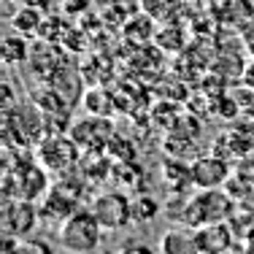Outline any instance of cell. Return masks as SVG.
I'll use <instances>...</instances> for the list:
<instances>
[{"label":"cell","instance_id":"6da1fadb","mask_svg":"<svg viewBox=\"0 0 254 254\" xmlns=\"http://www.w3.org/2000/svg\"><path fill=\"white\" fill-rule=\"evenodd\" d=\"M106 230L100 227V222L95 219V214L89 208H76L65 222H60L57 238L63 244L65 252L70 254H95L100 246V238Z\"/></svg>","mask_w":254,"mask_h":254},{"label":"cell","instance_id":"7a4b0ae2","mask_svg":"<svg viewBox=\"0 0 254 254\" xmlns=\"http://www.w3.org/2000/svg\"><path fill=\"white\" fill-rule=\"evenodd\" d=\"M89 211L106 233H119L132 222V200H127V195L122 192H100L89 203Z\"/></svg>","mask_w":254,"mask_h":254},{"label":"cell","instance_id":"3957f363","mask_svg":"<svg viewBox=\"0 0 254 254\" xmlns=\"http://www.w3.org/2000/svg\"><path fill=\"white\" fill-rule=\"evenodd\" d=\"M190 179L197 190H219L230 179V165L216 154H205L190 165Z\"/></svg>","mask_w":254,"mask_h":254},{"label":"cell","instance_id":"277c9868","mask_svg":"<svg viewBox=\"0 0 254 254\" xmlns=\"http://www.w3.org/2000/svg\"><path fill=\"white\" fill-rule=\"evenodd\" d=\"M3 222H5V233L14 235V238H22V235H27L30 230L35 227L38 214H35L33 203L25 200V197H19V200L5 205V219Z\"/></svg>","mask_w":254,"mask_h":254},{"label":"cell","instance_id":"5b68a950","mask_svg":"<svg viewBox=\"0 0 254 254\" xmlns=\"http://www.w3.org/2000/svg\"><path fill=\"white\" fill-rule=\"evenodd\" d=\"M41 149H49V152H54V157H41L44 160V165L49 168V171H68V168H73V162L78 160V143L73 141V138H52V141H46Z\"/></svg>","mask_w":254,"mask_h":254},{"label":"cell","instance_id":"8992f818","mask_svg":"<svg viewBox=\"0 0 254 254\" xmlns=\"http://www.w3.org/2000/svg\"><path fill=\"white\" fill-rule=\"evenodd\" d=\"M225 135H227L233 157H241V160H244L246 154L254 152V125L252 122H238L235 127H230Z\"/></svg>","mask_w":254,"mask_h":254},{"label":"cell","instance_id":"52a82bcc","mask_svg":"<svg viewBox=\"0 0 254 254\" xmlns=\"http://www.w3.org/2000/svg\"><path fill=\"white\" fill-rule=\"evenodd\" d=\"M181 8V0H141V11L154 22H168Z\"/></svg>","mask_w":254,"mask_h":254},{"label":"cell","instance_id":"ba28073f","mask_svg":"<svg viewBox=\"0 0 254 254\" xmlns=\"http://www.w3.org/2000/svg\"><path fill=\"white\" fill-rule=\"evenodd\" d=\"M41 19L44 16L38 14V8L25 5V8L16 11V16H11V25H14V30H22V35H33L41 30Z\"/></svg>","mask_w":254,"mask_h":254},{"label":"cell","instance_id":"9c48e42d","mask_svg":"<svg viewBox=\"0 0 254 254\" xmlns=\"http://www.w3.org/2000/svg\"><path fill=\"white\" fill-rule=\"evenodd\" d=\"M157 214H160V203H157L152 195H141V197L132 200V222H138V225H149Z\"/></svg>","mask_w":254,"mask_h":254},{"label":"cell","instance_id":"30bf717a","mask_svg":"<svg viewBox=\"0 0 254 254\" xmlns=\"http://www.w3.org/2000/svg\"><path fill=\"white\" fill-rule=\"evenodd\" d=\"M3 60L5 65H19L27 60V44L22 35H5L3 38Z\"/></svg>","mask_w":254,"mask_h":254},{"label":"cell","instance_id":"8fae6325","mask_svg":"<svg viewBox=\"0 0 254 254\" xmlns=\"http://www.w3.org/2000/svg\"><path fill=\"white\" fill-rule=\"evenodd\" d=\"M16 254H54L52 246L46 241H38V238H30V241H19L16 246Z\"/></svg>","mask_w":254,"mask_h":254},{"label":"cell","instance_id":"7c38bea8","mask_svg":"<svg viewBox=\"0 0 254 254\" xmlns=\"http://www.w3.org/2000/svg\"><path fill=\"white\" fill-rule=\"evenodd\" d=\"M238 176L254 181V152L244 157V162H241V168H238Z\"/></svg>","mask_w":254,"mask_h":254},{"label":"cell","instance_id":"4fadbf2b","mask_svg":"<svg viewBox=\"0 0 254 254\" xmlns=\"http://www.w3.org/2000/svg\"><path fill=\"white\" fill-rule=\"evenodd\" d=\"M119 254H154L152 249H149L146 244H141V241H130V244L122 246V252Z\"/></svg>","mask_w":254,"mask_h":254},{"label":"cell","instance_id":"5bb4252c","mask_svg":"<svg viewBox=\"0 0 254 254\" xmlns=\"http://www.w3.org/2000/svg\"><path fill=\"white\" fill-rule=\"evenodd\" d=\"M89 0H63V8L68 11V14H81V11H87Z\"/></svg>","mask_w":254,"mask_h":254},{"label":"cell","instance_id":"9a60e30c","mask_svg":"<svg viewBox=\"0 0 254 254\" xmlns=\"http://www.w3.org/2000/svg\"><path fill=\"white\" fill-rule=\"evenodd\" d=\"M3 103H5V106H11V103H14V92H11V84L8 81L3 84Z\"/></svg>","mask_w":254,"mask_h":254},{"label":"cell","instance_id":"2e32d148","mask_svg":"<svg viewBox=\"0 0 254 254\" xmlns=\"http://www.w3.org/2000/svg\"><path fill=\"white\" fill-rule=\"evenodd\" d=\"M95 254H98V252H95ZM103 254H111V249H108V252H103Z\"/></svg>","mask_w":254,"mask_h":254}]
</instances>
